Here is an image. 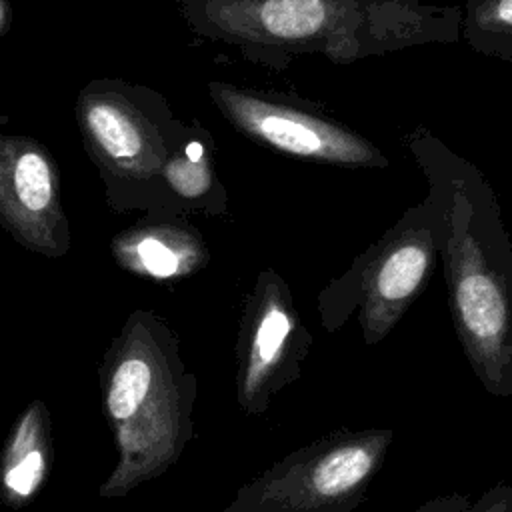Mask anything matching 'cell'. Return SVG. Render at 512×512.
Masks as SVG:
<instances>
[{
	"label": "cell",
	"mask_w": 512,
	"mask_h": 512,
	"mask_svg": "<svg viewBox=\"0 0 512 512\" xmlns=\"http://www.w3.org/2000/svg\"><path fill=\"white\" fill-rule=\"evenodd\" d=\"M164 176L172 190L184 198H198L212 186V168L202 144L192 142L186 150L164 164Z\"/></svg>",
	"instance_id": "11"
},
{
	"label": "cell",
	"mask_w": 512,
	"mask_h": 512,
	"mask_svg": "<svg viewBox=\"0 0 512 512\" xmlns=\"http://www.w3.org/2000/svg\"><path fill=\"white\" fill-rule=\"evenodd\" d=\"M114 256L134 272L172 278L198 266L204 256L202 242L174 226H148L128 230L114 240Z\"/></svg>",
	"instance_id": "7"
},
{
	"label": "cell",
	"mask_w": 512,
	"mask_h": 512,
	"mask_svg": "<svg viewBox=\"0 0 512 512\" xmlns=\"http://www.w3.org/2000/svg\"><path fill=\"white\" fill-rule=\"evenodd\" d=\"M78 124L100 166L126 180H146L164 170V150L152 124L114 92H82Z\"/></svg>",
	"instance_id": "6"
},
{
	"label": "cell",
	"mask_w": 512,
	"mask_h": 512,
	"mask_svg": "<svg viewBox=\"0 0 512 512\" xmlns=\"http://www.w3.org/2000/svg\"><path fill=\"white\" fill-rule=\"evenodd\" d=\"M4 26V8H2V0H0V28Z\"/></svg>",
	"instance_id": "15"
},
{
	"label": "cell",
	"mask_w": 512,
	"mask_h": 512,
	"mask_svg": "<svg viewBox=\"0 0 512 512\" xmlns=\"http://www.w3.org/2000/svg\"><path fill=\"white\" fill-rule=\"evenodd\" d=\"M294 316L288 308V302L276 290L258 320L254 336V354L260 364H272L280 358L290 334L294 332Z\"/></svg>",
	"instance_id": "9"
},
{
	"label": "cell",
	"mask_w": 512,
	"mask_h": 512,
	"mask_svg": "<svg viewBox=\"0 0 512 512\" xmlns=\"http://www.w3.org/2000/svg\"><path fill=\"white\" fill-rule=\"evenodd\" d=\"M470 512H512V484L498 482L472 502Z\"/></svg>",
	"instance_id": "13"
},
{
	"label": "cell",
	"mask_w": 512,
	"mask_h": 512,
	"mask_svg": "<svg viewBox=\"0 0 512 512\" xmlns=\"http://www.w3.org/2000/svg\"><path fill=\"white\" fill-rule=\"evenodd\" d=\"M0 222L26 248L58 256L68 248L58 170L24 136H0Z\"/></svg>",
	"instance_id": "5"
},
{
	"label": "cell",
	"mask_w": 512,
	"mask_h": 512,
	"mask_svg": "<svg viewBox=\"0 0 512 512\" xmlns=\"http://www.w3.org/2000/svg\"><path fill=\"white\" fill-rule=\"evenodd\" d=\"M470 498L460 492L438 494L422 502L414 512H470Z\"/></svg>",
	"instance_id": "14"
},
{
	"label": "cell",
	"mask_w": 512,
	"mask_h": 512,
	"mask_svg": "<svg viewBox=\"0 0 512 512\" xmlns=\"http://www.w3.org/2000/svg\"><path fill=\"white\" fill-rule=\"evenodd\" d=\"M406 146L438 210V256L462 352L482 388L512 396V240L482 170L418 126Z\"/></svg>",
	"instance_id": "1"
},
{
	"label": "cell",
	"mask_w": 512,
	"mask_h": 512,
	"mask_svg": "<svg viewBox=\"0 0 512 512\" xmlns=\"http://www.w3.org/2000/svg\"><path fill=\"white\" fill-rule=\"evenodd\" d=\"M226 34L350 64L424 44L460 40L462 8L426 0H214Z\"/></svg>",
	"instance_id": "2"
},
{
	"label": "cell",
	"mask_w": 512,
	"mask_h": 512,
	"mask_svg": "<svg viewBox=\"0 0 512 512\" xmlns=\"http://www.w3.org/2000/svg\"><path fill=\"white\" fill-rule=\"evenodd\" d=\"M438 260V210L432 198L410 206L370 244L336 284L332 328L358 310L362 338L380 344L426 288Z\"/></svg>",
	"instance_id": "3"
},
{
	"label": "cell",
	"mask_w": 512,
	"mask_h": 512,
	"mask_svg": "<svg viewBox=\"0 0 512 512\" xmlns=\"http://www.w3.org/2000/svg\"><path fill=\"white\" fill-rule=\"evenodd\" d=\"M210 94L240 132L278 152L340 166L388 168L390 164L368 138L334 120L220 82L210 84Z\"/></svg>",
	"instance_id": "4"
},
{
	"label": "cell",
	"mask_w": 512,
	"mask_h": 512,
	"mask_svg": "<svg viewBox=\"0 0 512 512\" xmlns=\"http://www.w3.org/2000/svg\"><path fill=\"white\" fill-rule=\"evenodd\" d=\"M150 380L152 372L148 362H144L142 358L124 360L114 372L112 386L108 392V408L112 416L118 420L130 418L142 404L150 388Z\"/></svg>",
	"instance_id": "10"
},
{
	"label": "cell",
	"mask_w": 512,
	"mask_h": 512,
	"mask_svg": "<svg viewBox=\"0 0 512 512\" xmlns=\"http://www.w3.org/2000/svg\"><path fill=\"white\" fill-rule=\"evenodd\" d=\"M460 38L484 56L512 62V0H466Z\"/></svg>",
	"instance_id": "8"
},
{
	"label": "cell",
	"mask_w": 512,
	"mask_h": 512,
	"mask_svg": "<svg viewBox=\"0 0 512 512\" xmlns=\"http://www.w3.org/2000/svg\"><path fill=\"white\" fill-rule=\"evenodd\" d=\"M42 472H44V458L40 452L32 450L6 472V486L20 496H28L38 486Z\"/></svg>",
	"instance_id": "12"
}]
</instances>
